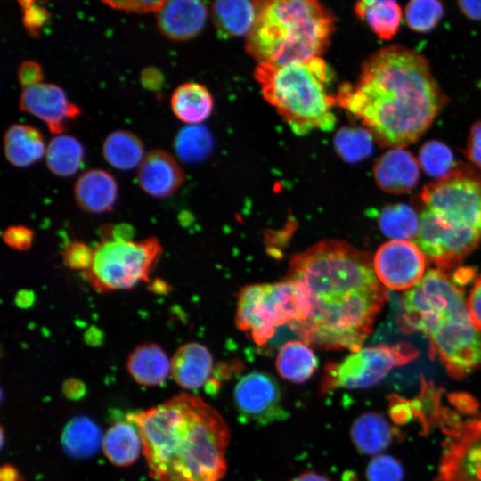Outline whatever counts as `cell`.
Instances as JSON below:
<instances>
[{"mask_svg":"<svg viewBox=\"0 0 481 481\" xmlns=\"http://www.w3.org/2000/svg\"><path fill=\"white\" fill-rule=\"evenodd\" d=\"M286 278L303 289L307 318L290 327L309 346L356 352L388 298L373 257L340 240H321L293 255Z\"/></svg>","mask_w":481,"mask_h":481,"instance_id":"6da1fadb","label":"cell"},{"mask_svg":"<svg viewBox=\"0 0 481 481\" xmlns=\"http://www.w3.org/2000/svg\"><path fill=\"white\" fill-rule=\"evenodd\" d=\"M446 102L428 61L402 45L368 57L355 85L344 84L336 106L359 119L384 147L405 148L431 126Z\"/></svg>","mask_w":481,"mask_h":481,"instance_id":"7a4b0ae2","label":"cell"},{"mask_svg":"<svg viewBox=\"0 0 481 481\" xmlns=\"http://www.w3.org/2000/svg\"><path fill=\"white\" fill-rule=\"evenodd\" d=\"M127 419L137 427L151 478L220 481L224 476L230 430L199 396L182 393Z\"/></svg>","mask_w":481,"mask_h":481,"instance_id":"3957f363","label":"cell"},{"mask_svg":"<svg viewBox=\"0 0 481 481\" xmlns=\"http://www.w3.org/2000/svg\"><path fill=\"white\" fill-rule=\"evenodd\" d=\"M400 329L421 332L429 357L461 379L481 366V330L472 322L464 291L444 271L432 269L402 298Z\"/></svg>","mask_w":481,"mask_h":481,"instance_id":"277c9868","label":"cell"},{"mask_svg":"<svg viewBox=\"0 0 481 481\" xmlns=\"http://www.w3.org/2000/svg\"><path fill=\"white\" fill-rule=\"evenodd\" d=\"M414 243L440 270L461 262L481 241V178L463 169L426 185Z\"/></svg>","mask_w":481,"mask_h":481,"instance_id":"5b68a950","label":"cell"},{"mask_svg":"<svg viewBox=\"0 0 481 481\" xmlns=\"http://www.w3.org/2000/svg\"><path fill=\"white\" fill-rule=\"evenodd\" d=\"M335 29L333 14L313 0L262 1L246 49L258 63L283 65L321 57Z\"/></svg>","mask_w":481,"mask_h":481,"instance_id":"8992f818","label":"cell"},{"mask_svg":"<svg viewBox=\"0 0 481 481\" xmlns=\"http://www.w3.org/2000/svg\"><path fill=\"white\" fill-rule=\"evenodd\" d=\"M254 75L265 100L296 135L335 126L333 73L321 57L283 65L260 62Z\"/></svg>","mask_w":481,"mask_h":481,"instance_id":"52a82bcc","label":"cell"},{"mask_svg":"<svg viewBox=\"0 0 481 481\" xmlns=\"http://www.w3.org/2000/svg\"><path fill=\"white\" fill-rule=\"evenodd\" d=\"M309 314L306 296L296 281L251 284L238 294L236 326L258 346L266 344L284 325L304 322Z\"/></svg>","mask_w":481,"mask_h":481,"instance_id":"ba28073f","label":"cell"},{"mask_svg":"<svg viewBox=\"0 0 481 481\" xmlns=\"http://www.w3.org/2000/svg\"><path fill=\"white\" fill-rule=\"evenodd\" d=\"M161 254L156 237L106 239L93 249L91 265L82 273L96 292L126 290L150 281Z\"/></svg>","mask_w":481,"mask_h":481,"instance_id":"9c48e42d","label":"cell"},{"mask_svg":"<svg viewBox=\"0 0 481 481\" xmlns=\"http://www.w3.org/2000/svg\"><path fill=\"white\" fill-rule=\"evenodd\" d=\"M418 355V349L407 342L362 347L339 362L326 363L320 391L324 394L338 388L371 387L380 382L394 367L406 364Z\"/></svg>","mask_w":481,"mask_h":481,"instance_id":"30bf717a","label":"cell"},{"mask_svg":"<svg viewBox=\"0 0 481 481\" xmlns=\"http://www.w3.org/2000/svg\"><path fill=\"white\" fill-rule=\"evenodd\" d=\"M435 481H481V416L447 435Z\"/></svg>","mask_w":481,"mask_h":481,"instance_id":"8fae6325","label":"cell"},{"mask_svg":"<svg viewBox=\"0 0 481 481\" xmlns=\"http://www.w3.org/2000/svg\"><path fill=\"white\" fill-rule=\"evenodd\" d=\"M233 399L242 419L257 424L282 420L288 414L282 405L279 383L265 372L244 375L235 386Z\"/></svg>","mask_w":481,"mask_h":481,"instance_id":"7c38bea8","label":"cell"},{"mask_svg":"<svg viewBox=\"0 0 481 481\" xmlns=\"http://www.w3.org/2000/svg\"><path fill=\"white\" fill-rule=\"evenodd\" d=\"M377 278L387 289L409 290L425 275L426 257L409 240H389L373 256Z\"/></svg>","mask_w":481,"mask_h":481,"instance_id":"4fadbf2b","label":"cell"},{"mask_svg":"<svg viewBox=\"0 0 481 481\" xmlns=\"http://www.w3.org/2000/svg\"><path fill=\"white\" fill-rule=\"evenodd\" d=\"M19 108L45 122L55 135L63 134L68 122L80 115L79 108L68 100L63 89L52 83L22 88Z\"/></svg>","mask_w":481,"mask_h":481,"instance_id":"5bb4252c","label":"cell"},{"mask_svg":"<svg viewBox=\"0 0 481 481\" xmlns=\"http://www.w3.org/2000/svg\"><path fill=\"white\" fill-rule=\"evenodd\" d=\"M140 188L154 198H167L183 184L185 175L175 159L167 151L154 149L145 153L137 167Z\"/></svg>","mask_w":481,"mask_h":481,"instance_id":"9a60e30c","label":"cell"},{"mask_svg":"<svg viewBox=\"0 0 481 481\" xmlns=\"http://www.w3.org/2000/svg\"><path fill=\"white\" fill-rule=\"evenodd\" d=\"M208 13V7L201 1H165L156 12L157 26L161 34L171 40H189L201 32Z\"/></svg>","mask_w":481,"mask_h":481,"instance_id":"2e32d148","label":"cell"},{"mask_svg":"<svg viewBox=\"0 0 481 481\" xmlns=\"http://www.w3.org/2000/svg\"><path fill=\"white\" fill-rule=\"evenodd\" d=\"M420 167L417 158L404 148H389L372 168L377 185L386 192L404 194L418 183Z\"/></svg>","mask_w":481,"mask_h":481,"instance_id":"e0dca14e","label":"cell"},{"mask_svg":"<svg viewBox=\"0 0 481 481\" xmlns=\"http://www.w3.org/2000/svg\"><path fill=\"white\" fill-rule=\"evenodd\" d=\"M115 177L101 168L83 172L73 186V196L77 206L92 214L110 211L118 198Z\"/></svg>","mask_w":481,"mask_h":481,"instance_id":"ac0fdd59","label":"cell"},{"mask_svg":"<svg viewBox=\"0 0 481 481\" xmlns=\"http://www.w3.org/2000/svg\"><path fill=\"white\" fill-rule=\"evenodd\" d=\"M170 365L175 382L185 389L195 390L208 381L213 371V358L204 345L187 342L176 349Z\"/></svg>","mask_w":481,"mask_h":481,"instance_id":"d6986e66","label":"cell"},{"mask_svg":"<svg viewBox=\"0 0 481 481\" xmlns=\"http://www.w3.org/2000/svg\"><path fill=\"white\" fill-rule=\"evenodd\" d=\"M261 3L248 0L213 2L209 13L220 37H247L257 18Z\"/></svg>","mask_w":481,"mask_h":481,"instance_id":"ffe728a7","label":"cell"},{"mask_svg":"<svg viewBox=\"0 0 481 481\" xmlns=\"http://www.w3.org/2000/svg\"><path fill=\"white\" fill-rule=\"evenodd\" d=\"M400 432L378 412H365L352 423L350 437L355 448L367 455L385 451Z\"/></svg>","mask_w":481,"mask_h":481,"instance_id":"44dd1931","label":"cell"},{"mask_svg":"<svg viewBox=\"0 0 481 481\" xmlns=\"http://www.w3.org/2000/svg\"><path fill=\"white\" fill-rule=\"evenodd\" d=\"M126 367L138 384L147 387L162 384L171 371L167 354L153 342L143 343L135 347L128 355Z\"/></svg>","mask_w":481,"mask_h":481,"instance_id":"7402d4cb","label":"cell"},{"mask_svg":"<svg viewBox=\"0 0 481 481\" xmlns=\"http://www.w3.org/2000/svg\"><path fill=\"white\" fill-rule=\"evenodd\" d=\"M3 148L7 161L19 167L40 159L46 149L39 131L26 124H12L5 130Z\"/></svg>","mask_w":481,"mask_h":481,"instance_id":"603a6c76","label":"cell"},{"mask_svg":"<svg viewBox=\"0 0 481 481\" xmlns=\"http://www.w3.org/2000/svg\"><path fill=\"white\" fill-rule=\"evenodd\" d=\"M175 116L188 125H199L212 113L214 101L208 88L199 83L186 82L178 86L170 99Z\"/></svg>","mask_w":481,"mask_h":481,"instance_id":"cb8c5ba5","label":"cell"},{"mask_svg":"<svg viewBox=\"0 0 481 481\" xmlns=\"http://www.w3.org/2000/svg\"><path fill=\"white\" fill-rule=\"evenodd\" d=\"M355 12L382 40L397 33L403 17L400 4L394 0H362L355 4Z\"/></svg>","mask_w":481,"mask_h":481,"instance_id":"d4e9b609","label":"cell"},{"mask_svg":"<svg viewBox=\"0 0 481 481\" xmlns=\"http://www.w3.org/2000/svg\"><path fill=\"white\" fill-rule=\"evenodd\" d=\"M275 365L281 378L298 384L306 382L314 375L318 360L308 345L302 340H293L281 346Z\"/></svg>","mask_w":481,"mask_h":481,"instance_id":"484cf974","label":"cell"},{"mask_svg":"<svg viewBox=\"0 0 481 481\" xmlns=\"http://www.w3.org/2000/svg\"><path fill=\"white\" fill-rule=\"evenodd\" d=\"M142 440L137 428L131 422L114 423L102 437V451L116 466L132 465L138 458Z\"/></svg>","mask_w":481,"mask_h":481,"instance_id":"4316f807","label":"cell"},{"mask_svg":"<svg viewBox=\"0 0 481 481\" xmlns=\"http://www.w3.org/2000/svg\"><path fill=\"white\" fill-rule=\"evenodd\" d=\"M102 152L104 159L119 170L138 167L145 155L142 140L126 129L110 133L102 143Z\"/></svg>","mask_w":481,"mask_h":481,"instance_id":"83f0119b","label":"cell"},{"mask_svg":"<svg viewBox=\"0 0 481 481\" xmlns=\"http://www.w3.org/2000/svg\"><path fill=\"white\" fill-rule=\"evenodd\" d=\"M98 425L86 416H77L65 426L61 435V444L71 457L87 458L95 454L102 444Z\"/></svg>","mask_w":481,"mask_h":481,"instance_id":"f1b7e54d","label":"cell"},{"mask_svg":"<svg viewBox=\"0 0 481 481\" xmlns=\"http://www.w3.org/2000/svg\"><path fill=\"white\" fill-rule=\"evenodd\" d=\"M84 156L80 142L68 135H54L48 143L45 158L50 172L61 177L73 175L79 169Z\"/></svg>","mask_w":481,"mask_h":481,"instance_id":"f546056e","label":"cell"},{"mask_svg":"<svg viewBox=\"0 0 481 481\" xmlns=\"http://www.w3.org/2000/svg\"><path fill=\"white\" fill-rule=\"evenodd\" d=\"M378 224L383 234L391 240L411 241L418 234L420 216L410 205L395 203L385 206L379 211Z\"/></svg>","mask_w":481,"mask_h":481,"instance_id":"4dcf8cb0","label":"cell"},{"mask_svg":"<svg viewBox=\"0 0 481 481\" xmlns=\"http://www.w3.org/2000/svg\"><path fill=\"white\" fill-rule=\"evenodd\" d=\"M442 393L441 388L422 376L420 394L409 399L412 420H419L422 434H428L432 428L442 424L447 411L441 403Z\"/></svg>","mask_w":481,"mask_h":481,"instance_id":"1f68e13d","label":"cell"},{"mask_svg":"<svg viewBox=\"0 0 481 481\" xmlns=\"http://www.w3.org/2000/svg\"><path fill=\"white\" fill-rule=\"evenodd\" d=\"M174 147L181 160L197 163L206 159L211 152L213 137L205 126L188 125L176 135Z\"/></svg>","mask_w":481,"mask_h":481,"instance_id":"d6a6232c","label":"cell"},{"mask_svg":"<svg viewBox=\"0 0 481 481\" xmlns=\"http://www.w3.org/2000/svg\"><path fill=\"white\" fill-rule=\"evenodd\" d=\"M374 137L363 127L344 126L334 136L337 154L347 163H356L368 158L373 150Z\"/></svg>","mask_w":481,"mask_h":481,"instance_id":"836d02e7","label":"cell"},{"mask_svg":"<svg viewBox=\"0 0 481 481\" xmlns=\"http://www.w3.org/2000/svg\"><path fill=\"white\" fill-rule=\"evenodd\" d=\"M417 159L420 168L436 180L448 176L456 169L452 150L437 140L425 142L420 148Z\"/></svg>","mask_w":481,"mask_h":481,"instance_id":"e575fe53","label":"cell"},{"mask_svg":"<svg viewBox=\"0 0 481 481\" xmlns=\"http://www.w3.org/2000/svg\"><path fill=\"white\" fill-rule=\"evenodd\" d=\"M444 15V5L436 0H412L404 9L408 27L417 32L433 29Z\"/></svg>","mask_w":481,"mask_h":481,"instance_id":"d590c367","label":"cell"},{"mask_svg":"<svg viewBox=\"0 0 481 481\" xmlns=\"http://www.w3.org/2000/svg\"><path fill=\"white\" fill-rule=\"evenodd\" d=\"M368 481H403L404 469L396 458L388 454L373 457L366 468Z\"/></svg>","mask_w":481,"mask_h":481,"instance_id":"8d00e7d4","label":"cell"},{"mask_svg":"<svg viewBox=\"0 0 481 481\" xmlns=\"http://www.w3.org/2000/svg\"><path fill=\"white\" fill-rule=\"evenodd\" d=\"M93 249L81 241L68 244L62 251V259L66 266L72 270L84 272L91 265Z\"/></svg>","mask_w":481,"mask_h":481,"instance_id":"74e56055","label":"cell"},{"mask_svg":"<svg viewBox=\"0 0 481 481\" xmlns=\"http://www.w3.org/2000/svg\"><path fill=\"white\" fill-rule=\"evenodd\" d=\"M19 4L23 12V26L30 36L37 37L40 29L49 19V12L33 1H20Z\"/></svg>","mask_w":481,"mask_h":481,"instance_id":"f35d334b","label":"cell"},{"mask_svg":"<svg viewBox=\"0 0 481 481\" xmlns=\"http://www.w3.org/2000/svg\"><path fill=\"white\" fill-rule=\"evenodd\" d=\"M4 242L10 248L24 251L31 248L34 232L24 225L8 226L2 233Z\"/></svg>","mask_w":481,"mask_h":481,"instance_id":"ab89813d","label":"cell"},{"mask_svg":"<svg viewBox=\"0 0 481 481\" xmlns=\"http://www.w3.org/2000/svg\"><path fill=\"white\" fill-rule=\"evenodd\" d=\"M165 1H102L109 7L126 12H157Z\"/></svg>","mask_w":481,"mask_h":481,"instance_id":"60d3db41","label":"cell"},{"mask_svg":"<svg viewBox=\"0 0 481 481\" xmlns=\"http://www.w3.org/2000/svg\"><path fill=\"white\" fill-rule=\"evenodd\" d=\"M464 154L472 164L481 170V121H477L472 125Z\"/></svg>","mask_w":481,"mask_h":481,"instance_id":"b9f144b4","label":"cell"},{"mask_svg":"<svg viewBox=\"0 0 481 481\" xmlns=\"http://www.w3.org/2000/svg\"><path fill=\"white\" fill-rule=\"evenodd\" d=\"M387 400L389 403V416L395 423L404 425L412 420L409 399L397 395H391L387 397Z\"/></svg>","mask_w":481,"mask_h":481,"instance_id":"7bdbcfd3","label":"cell"},{"mask_svg":"<svg viewBox=\"0 0 481 481\" xmlns=\"http://www.w3.org/2000/svg\"><path fill=\"white\" fill-rule=\"evenodd\" d=\"M17 77L22 88L42 83V68L37 61H23L18 69Z\"/></svg>","mask_w":481,"mask_h":481,"instance_id":"ee69618b","label":"cell"},{"mask_svg":"<svg viewBox=\"0 0 481 481\" xmlns=\"http://www.w3.org/2000/svg\"><path fill=\"white\" fill-rule=\"evenodd\" d=\"M467 306L472 322L481 330V274L474 282L467 299Z\"/></svg>","mask_w":481,"mask_h":481,"instance_id":"f6af8a7d","label":"cell"},{"mask_svg":"<svg viewBox=\"0 0 481 481\" xmlns=\"http://www.w3.org/2000/svg\"><path fill=\"white\" fill-rule=\"evenodd\" d=\"M449 401L461 412L473 414L477 412V401L468 393H452Z\"/></svg>","mask_w":481,"mask_h":481,"instance_id":"bcb514c9","label":"cell"},{"mask_svg":"<svg viewBox=\"0 0 481 481\" xmlns=\"http://www.w3.org/2000/svg\"><path fill=\"white\" fill-rule=\"evenodd\" d=\"M63 393L70 399H77L85 395L86 387L79 379H69L63 385Z\"/></svg>","mask_w":481,"mask_h":481,"instance_id":"7dc6e473","label":"cell"},{"mask_svg":"<svg viewBox=\"0 0 481 481\" xmlns=\"http://www.w3.org/2000/svg\"><path fill=\"white\" fill-rule=\"evenodd\" d=\"M457 4L468 18L475 20H481V1H459Z\"/></svg>","mask_w":481,"mask_h":481,"instance_id":"c3c4849f","label":"cell"},{"mask_svg":"<svg viewBox=\"0 0 481 481\" xmlns=\"http://www.w3.org/2000/svg\"><path fill=\"white\" fill-rule=\"evenodd\" d=\"M0 481H22V477L12 466L5 464L0 469Z\"/></svg>","mask_w":481,"mask_h":481,"instance_id":"681fc988","label":"cell"},{"mask_svg":"<svg viewBox=\"0 0 481 481\" xmlns=\"http://www.w3.org/2000/svg\"><path fill=\"white\" fill-rule=\"evenodd\" d=\"M291 481H330V479L316 472L306 471L293 478Z\"/></svg>","mask_w":481,"mask_h":481,"instance_id":"f907efd6","label":"cell"}]
</instances>
